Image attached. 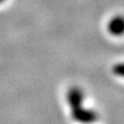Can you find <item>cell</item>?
Instances as JSON below:
<instances>
[{"label":"cell","mask_w":124,"mask_h":124,"mask_svg":"<svg viewBox=\"0 0 124 124\" xmlns=\"http://www.w3.org/2000/svg\"><path fill=\"white\" fill-rule=\"evenodd\" d=\"M72 117L75 121L80 122V123H92L94 121H97L98 115L95 111L90 110V109H84L83 107L72 111Z\"/></svg>","instance_id":"6da1fadb"},{"label":"cell","mask_w":124,"mask_h":124,"mask_svg":"<svg viewBox=\"0 0 124 124\" xmlns=\"http://www.w3.org/2000/svg\"><path fill=\"white\" fill-rule=\"evenodd\" d=\"M108 30L114 36L124 35V17L122 16L114 17L108 24Z\"/></svg>","instance_id":"7a4b0ae2"},{"label":"cell","mask_w":124,"mask_h":124,"mask_svg":"<svg viewBox=\"0 0 124 124\" xmlns=\"http://www.w3.org/2000/svg\"><path fill=\"white\" fill-rule=\"evenodd\" d=\"M113 70H114V72H115V75L121 76V77H124V63H120V64L115 66Z\"/></svg>","instance_id":"3957f363"}]
</instances>
